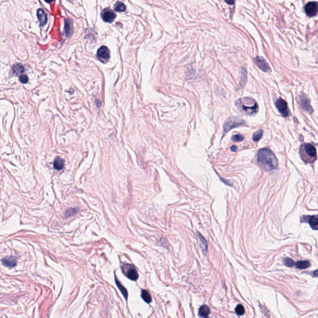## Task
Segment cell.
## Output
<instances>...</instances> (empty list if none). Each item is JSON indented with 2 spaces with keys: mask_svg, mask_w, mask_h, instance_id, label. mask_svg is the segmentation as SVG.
Returning a JSON list of instances; mask_svg holds the SVG:
<instances>
[{
  "mask_svg": "<svg viewBox=\"0 0 318 318\" xmlns=\"http://www.w3.org/2000/svg\"><path fill=\"white\" fill-rule=\"evenodd\" d=\"M116 17V14L109 9H104L101 12L103 20L106 22H112Z\"/></svg>",
  "mask_w": 318,
  "mask_h": 318,
  "instance_id": "obj_10",
  "label": "cell"
},
{
  "mask_svg": "<svg viewBox=\"0 0 318 318\" xmlns=\"http://www.w3.org/2000/svg\"><path fill=\"white\" fill-rule=\"evenodd\" d=\"M53 167L56 170H62L64 167V162L60 158H57L53 162Z\"/></svg>",
  "mask_w": 318,
  "mask_h": 318,
  "instance_id": "obj_19",
  "label": "cell"
},
{
  "mask_svg": "<svg viewBox=\"0 0 318 318\" xmlns=\"http://www.w3.org/2000/svg\"><path fill=\"white\" fill-rule=\"evenodd\" d=\"M275 106L277 108V109H279V111H280V113L284 117H287L288 116V106H287V103L285 100H283L282 99H277L275 102Z\"/></svg>",
  "mask_w": 318,
  "mask_h": 318,
  "instance_id": "obj_8",
  "label": "cell"
},
{
  "mask_svg": "<svg viewBox=\"0 0 318 318\" xmlns=\"http://www.w3.org/2000/svg\"><path fill=\"white\" fill-rule=\"evenodd\" d=\"M198 237L199 239V242L201 245V247L203 249V252L205 254L207 253L208 251V244L206 239L203 237L202 235H201L200 233H198Z\"/></svg>",
  "mask_w": 318,
  "mask_h": 318,
  "instance_id": "obj_16",
  "label": "cell"
},
{
  "mask_svg": "<svg viewBox=\"0 0 318 318\" xmlns=\"http://www.w3.org/2000/svg\"><path fill=\"white\" fill-rule=\"evenodd\" d=\"M114 9L115 11H118V12H123V11H125L126 10V6L124 5V3H122V2H117L115 5H114Z\"/></svg>",
  "mask_w": 318,
  "mask_h": 318,
  "instance_id": "obj_23",
  "label": "cell"
},
{
  "mask_svg": "<svg viewBox=\"0 0 318 318\" xmlns=\"http://www.w3.org/2000/svg\"><path fill=\"white\" fill-rule=\"evenodd\" d=\"M262 135H263V131L262 129H260V130L256 131L253 135L254 141H255V142L259 141L260 139V138L262 137Z\"/></svg>",
  "mask_w": 318,
  "mask_h": 318,
  "instance_id": "obj_25",
  "label": "cell"
},
{
  "mask_svg": "<svg viewBox=\"0 0 318 318\" xmlns=\"http://www.w3.org/2000/svg\"><path fill=\"white\" fill-rule=\"evenodd\" d=\"M65 32H66L67 36H69L72 32V23L70 20H69V19L65 20Z\"/></svg>",
  "mask_w": 318,
  "mask_h": 318,
  "instance_id": "obj_21",
  "label": "cell"
},
{
  "mask_svg": "<svg viewBox=\"0 0 318 318\" xmlns=\"http://www.w3.org/2000/svg\"><path fill=\"white\" fill-rule=\"evenodd\" d=\"M19 80L22 83H26L28 82L29 79H28V77H27V75H21L20 76V77H19Z\"/></svg>",
  "mask_w": 318,
  "mask_h": 318,
  "instance_id": "obj_29",
  "label": "cell"
},
{
  "mask_svg": "<svg viewBox=\"0 0 318 318\" xmlns=\"http://www.w3.org/2000/svg\"><path fill=\"white\" fill-rule=\"evenodd\" d=\"M2 263L6 267L12 268L16 265L17 259L14 257H8L4 258L2 260Z\"/></svg>",
  "mask_w": 318,
  "mask_h": 318,
  "instance_id": "obj_14",
  "label": "cell"
},
{
  "mask_svg": "<svg viewBox=\"0 0 318 318\" xmlns=\"http://www.w3.org/2000/svg\"><path fill=\"white\" fill-rule=\"evenodd\" d=\"M122 271L124 274L130 280L136 281L138 279V274L136 268L131 264H125L122 267Z\"/></svg>",
  "mask_w": 318,
  "mask_h": 318,
  "instance_id": "obj_5",
  "label": "cell"
},
{
  "mask_svg": "<svg viewBox=\"0 0 318 318\" xmlns=\"http://www.w3.org/2000/svg\"><path fill=\"white\" fill-rule=\"evenodd\" d=\"M115 282H116V284L117 285V287H118L119 290H120V292H121V293L122 294V295L125 297L126 299L128 297V293H127V290L121 285V283H120V282H119L117 279V278L115 277Z\"/></svg>",
  "mask_w": 318,
  "mask_h": 318,
  "instance_id": "obj_18",
  "label": "cell"
},
{
  "mask_svg": "<svg viewBox=\"0 0 318 318\" xmlns=\"http://www.w3.org/2000/svg\"><path fill=\"white\" fill-rule=\"evenodd\" d=\"M283 262H284V264H285V265L286 266L289 267H292L295 265L294 261L292 259H291L290 258H285V259H284Z\"/></svg>",
  "mask_w": 318,
  "mask_h": 318,
  "instance_id": "obj_27",
  "label": "cell"
},
{
  "mask_svg": "<svg viewBox=\"0 0 318 318\" xmlns=\"http://www.w3.org/2000/svg\"><path fill=\"white\" fill-rule=\"evenodd\" d=\"M37 16L41 26L45 25L47 22V15L42 9H38Z\"/></svg>",
  "mask_w": 318,
  "mask_h": 318,
  "instance_id": "obj_13",
  "label": "cell"
},
{
  "mask_svg": "<svg viewBox=\"0 0 318 318\" xmlns=\"http://www.w3.org/2000/svg\"><path fill=\"white\" fill-rule=\"evenodd\" d=\"M97 57L102 62H107L110 57V51L106 46H101L97 52Z\"/></svg>",
  "mask_w": 318,
  "mask_h": 318,
  "instance_id": "obj_6",
  "label": "cell"
},
{
  "mask_svg": "<svg viewBox=\"0 0 318 318\" xmlns=\"http://www.w3.org/2000/svg\"><path fill=\"white\" fill-rule=\"evenodd\" d=\"M247 81V71L244 68H242V75L240 85L241 86H244Z\"/></svg>",
  "mask_w": 318,
  "mask_h": 318,
  "instance_id": "obj_24",
  "label": "cell"
},
{
  "mask_svg": "<svg viewBox=\"0 0 318 318\" xmlns=\"http://www.w3.org/2000/svg\"><path fill=\"white\" fill-rule=\"evenodd\" d=\"M235 311L236 313V314L238 315V316H242L245 313V310H244V306L242 305H239L237 306V307L236 308V310H235Z\"/></svg>",
  "mask_w": 318,
  "mask_h": 318,
  "instance_id": "obj_26",
  "label": "cell"
},
{
  "mask_svg": "<svg viewBox=\"0 0 318 318\" xmlns=\"http://www.w3.org/2000/svg\"><path fill=\"white\" fill-rule=\"evenodd\" d=\"M141 297L143 299V300L146 302L147 303H150L152 302V298L149 293V292L146 290H143L141 293Z\"/></svg>",
  "mask_w": 318,
  "mask_h": 318,
  "instance_id": "obj_22",
  "label": "cell"
},
{
  "mask_svg": "<svg viewBox=\"0 0 318 318\" xmlns=\"http://www.w3.org/2000/svg\"><path fill=\"white\" fill-rule=\"evenodd\" d=\"M306 14L310 17L316 16L318 12V3L317 2H310L305 7Z\"/></svg>",
  "mask_w": 318,
  "mask_h": 318,
  "instance_id": "obj_7",
  "label": "cell"
},
{
  "mask_svg": "<svg viewBox=\"0 0 318 318\" xmlns=\"http://www.w3.org/2000/svg\"><path fill=\"white\" fill-rule=\"evenodd\" d=\"M246 122L239 117H231L229 118L224 124V129L225 132H228L231 129L245 124Z\"/></svg>",
  "mask_w": 318,
  "mask_h": 318,
  "instance_id": "obj_4",
  "label": "cell"
},
{
  "mask_svg": "<svg viewBox=\"0 0 318 318\" xmlns=\"http://www.w3.org/2000/svg\"><path fill=\"white\" fill-rule=\"evenodd\" d=\"M313 275L314 277H318V270H315L313 273Z\"/></svg>",
  "mask_w": 318,
  "mask_h": 318,
  "instance_id": "obj_32",
  "label": "cell"
},
{
  "mask_svg": "<svg viewBox=\"0 0 318 318\" xmlns=\"http://www.w3.org/2000/svg\"><path fill=\"white\" fill-rule=\"evenodd\" d=\"M76 212L77 211H76V209H70V210L67 211L66 215L67 216H71V215H73V214H75Z\"/></svg>",
  "mask_w": 318,
  "mask_h": 318,
  "instance_id": "obj_30",
  "label": "cell"
},
{
  "mask_svg": "<svg viewBox=\"0 0 318 318\" xmlns=\"http://www.w3.org/2000/svg\"><path fill=\"white\" fill-rule=\"evenodd\" d=\"M302 222H308L311 228L315 230H318V215L305 216L302 219Z\"/></svg>",
  "mask_w": 318,
  "mask_h": 318,
  "instance_id": "obj_9",
  "label": "cell"
},
{
  "mask_svg": "<svg viewBox=\"0 0 318 318\" xmlns=\"http://www.w3.org/2000/svg\"><path fill=\"white\" fill-rule=\"evenodd\" d=\"M210 314V310L208 306L203 305L200 307L199 310V316L203 318H208Z\"/></svg>",
  "mask_w": 318,
  "mask_h": 318,
  "instance_id": "obj_15",
  "label": "cell"
},
{
  "mask_svg": "<svg viewBox=\"0 0 318 318\" xmlns=\"http://www.w3.org/2000/svg\"><path fill=\"white\" fill-rule=\"evenodd\" d=\"M12 70H13L14 73L16 75H20V76L24 71V68L23 65L22 64L18 63H15V64L13 65Z\"/></svg>",
  "mask_w": 318,
  "mask_h": 318,
  "instance_id": "obj_17",
  "label": "cell"
},
{
  "mask_svg": "<svg viewBox=\"0 0 318 318\" xmlns=\"http://www.w3.org/2000/svg\"><path fill=\"white\" fill-rule=\"evenodd\" d=\"M302 159L306 163H313L317 159V153L315 147L311 144H304L300 149Z\"/></svg>",
  "mask_w": 318,
  "mask_h": 318,
  "instance_id": "obj_3",
  "label": "cell"
},
{
  "mask_svg": "<svg viewBox=\"0 0 318 318\" xmlns=\"http://www.w3.org/2000/svg\"><path fill=\"white\" fill-rule=\"evenodd\" d=\"M234 1H226V2H228V3H229V4H232V3H234Z\"/></svg>",
  "mask_w": 318,
  "mask_h": 318,
  "instance_id": "obj_33",
  "label": "cell"
},
{
  "mask_svg": "<svg viewBox=\"0 0 318 318\" xmlns=\"http://www.w3.org/2000/svg\"><path fill=\"white\" fill-rule=\"evenodd\" d=\"M256 62L257 65V66L263 71H269L270 70V68L266 62V60L261 57H257L256 58Z\"/></svg>",
  "mask_w": 318,
  "mask_h": 318,
  "instance_id": "obj_12",
  "label": "cell"
},
{
  "mask_svg": "<svg viewBox=\"0 0 318 318\" xmlns=\"http://www.w3.org/2000/svg\"><path fill=\"white\" fill-rule=\"evenodd\" d=\"M244 139V137L241 134H236L234 135L232 137V140L234 142H239L242 141Z\"/></svg>",
  "mask_w": 318,
  "mask_h": 318,
  "instance_id": "obj_28",
  "label": "cell"
},
{
  "mask_svg": "<svg viewBox=\"0 0 318 318\" xmlns=\"http://www.w3.org/2000/svg\"><path fill=\"white\" fill-rule=\"evenodd\" d=\"M310 266V262L307 260L298 261L296 263V267L299 269H306Z\"/></svg>",
  "mask_w": 318,
  "mask_h": 318,
  "instance_id": "obj_20",
  "label": "cell"
},
{
  "mask_svg": "<svg viewBox=\"0 0 318 318\" xmlns=\"http://www.w3.org/2000/svg\"><path fill=\"white\" fill-rule=\"evenodd\" d=\"M236 104L241 111L247 115L254 114L258 111V105L257 103L254 99L251 98L239 99L236 102Z\"/></svg>",
  "mask_w": 318,
  "mask_h": 318,
  "instance_id": "obj_2",
  "label": "cell"
},
{
  "mask_svg": "<svg viewBox=\"0 0 318 318\" xmlns=\"http://www.w3.org/2000/svg\"><path fill=\"white\" fill-rule=\"evenodd\" d=\"M237 147H236V146H235V145H233V146H232V147H231V150H232L233 152H236V151L237 150Z\"/></svg>",
  "mask_w": 318,
  "mask_h": 318,
  "instance_id": "obj_31",
  "label": "cell"
},
{
  "mask_svg": "<svg viewBox=\"0 0 318 318\" xmlns=\"http://www.w3.org/2000/svg\"><path fill=\"white\" fill-rule=\"evenodd\" d=\"M300 103H301V105H302V108L305 111H308L310 113H312L313 108L310 104V101L309 99L305 94H302L300 96Z\"/></svg>",
  "mask_w": 318,
  "mask_h": 318,
  "instance_id": "obj_11",
  "label": "cell"
},
{
  "mask_svg": "<svg viewBox=\"0 0 318 318\" xmlns=\"http://www.w3.org/2000/svg\"><path fill=\"white\" fill-rule=\"evenodd\" d=\"M258 163L267 171L276 169L279 162L273 152L269 148L261 149L257 153Z\"/></svg>",
  "mask_w": 318,
  "mask_h": 318,
  "instance_id": "obj_1",
  "label": "cell"
}]
</instances>
